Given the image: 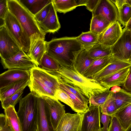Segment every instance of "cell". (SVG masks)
<instances>
[{"mask_svg":"<svg viewBox=\"0 0 131 131\" xmlns=\"http://www.w3.org/2000/svg\"><path fill=\"white\" fill-rule=\"evenodd\" d=\"M25 87H24L11 96L1 101L2 106L5 109L10 106L15 107L22 98Z\"/></svg>","mask_w":131,"mask_h":131,"instance_id":"obj_37","label":"cell"},{"mask_svg":"<svg viewBox=\"0 0 131 131\" xmlns=\"http://www.w3.org/2000/svg\"><path fill=\"white\" fill-rule=\"evenodd\" d=\"M14 107L10 106L4 109L5 115L13 131H22L19 119Z\"/></svg>","mask_w":131,"mask_h":131,"instance_id":"obj_30","label":"cell"},{"mask_svg":"<svg viewBox=\"0 0 131 131\" xmlns=\"http://www.w3.org/2000/svg\"><path fill=\"white\" fill-rule=\"evenodd\" d=\"M18 0L34 16L52 1V0Z\"/></svg>","mask_w":131,"mask_h":131,"instance_id":"obj_27","label":"cell"},{"mask_svg":"<svg viewBox=\"0 0 131 131\" xmlns=\"http://www.w3.org/2000/svg\"><path fill=\"white\" fill-rule=\"evenodd\" d=\"M4 69H20L30 70L37 66L30 57L23 50L13 56L5 59H1Z\"/></svg>","mask_w":131,"mask_h":131,"instance_id":"obj_9","label":"cell"},{"mask_svg":"<svg viewBox=\"0 0 131 131\" xmlns=\"http://www.w3.org/2000/svg\"><path fill=\"white\" fill-rule=\"evenodd\" d=\"M23 50L4 25L0 26V55L1 59L9 58Z\"/></svg>","mask_w":131,"mask_h":131,"instance_id":"obj_6","label":"cell"},{"mask_svg":"<svg viewBox=\"0 0 131 131\" xmlns=\"http://www.w3.org/2000/svg\"><path fill=\"white\" fill-rule=\"evenodd\" d=\"M131 66V63L129 62L120 60L113 57L107 66L91 78L98 82L103 78Z\"/></svg>","mask_w":131,"mask_h":131,"instance_id":"obj_18","label":"cell"},{"mask_svg":"<svg viewBox=\"0 0 131 131\" xmlns=\"http://www.w3.org/2000/svg\"><path fill=\"white\" fill-rule=\"evenodd\" d=\"M55 96L57 99L68 105L73 110V103L70 96L65 92L59 89L56 91Z\"/></svg>","mask_w":131,"mask_h":131,"instance_id":"obj_40","label":"cell"},{"mask_svg":"<svg viewBox=\"0 0 131 131\" xmlns=\"http://www.w3.org/2000/svg\"><path fill=\"white\" fill-rule=\"evenodd\" d=\"M54 7L59 13H65L78 6L75 0H52Z\"/></svg>","mask_w":131,"mask_h":131,"instance_id":"obj_34","label":"cell"},{"mask_svg":"<svg viewBox=\"0 0 131 131\" xmlns=\"http://www.w3.org/2000/svg\"><path fill=\"white\" fill-rule=\"evenodd\" d=\"M0 131H13L5 114H0Z\"/></svg>","mask_w":131,"mask_h":131,"instance_id":"obj_43","label":"cell"},{"mask_svg":"<svg viewBox=\"0 0 131 131\" xmlns=\"http://www.w3.org/2000/svg\"><path fill=\"white\" fill-rule=\"evenodd\" d=\"M35 95L37 96L38 109L36 131H55L45 99L42 96Z\"/></svg>","mask_w":131,"mask_h":131,"instance_id":"obj_8","label":"cell"},{"mask_svg":"<svg viewBox=\"0 0 131 131\" xmlns=\"http://www.w3.org/2000/svg\"><path fill=\"white\" fill-rule=\"evenodd\" d=\"M38 67L48 72L57 71L60 69V66L54 59L46 52Z\"/></svg>","mask_w":131,"mask_h":131,"instance_id":"obj_33","label":"cell"},{"mask_svg":"<svg viewBox=\"0 0 131 131\" xmlns=\"http://www.w3.org/2000/svg\"><path fill=\"white\" fill-rule=\"evenodd\" d=\"M111 116L102 113L100 116V122L103 125V131H107L109 124L111 122Z\"/></svg>","mask_w":131,"mask_h":131,"instance_id":"obj_46","label":"cell"},{"mask_svg":"<svg viewBox=\"0 0 131 131\" xmlns=\"http://www.w3.org/2000/svg\"><path fill=\"white\" fill-rule=\"evenodd\" d=\"M112 24L100 15L92 16L90 31L100 35Z\"/></svg>","mask_w":131,"mask_h":131,"instance_id":"obj_26","label":"cell"},{"mask_svg":"<svg viewBox=\"0 0 131 131\" xmlns=\"http://www.w3.org/2000/svg\"><path fill=\"white\" fill-rule=\"evenodd\" d=\"M111 93V91L108 89L101 93L91 96L88 99L89 106L100 107L104 104Z\"/></svg>","mask_w":131,"mask_h":131,"instance_id":"obj_35","label":"cell"},{"mask_svg":"<svg viewBox=\"0 0 131 131\" xmlns=\"http://www.w3.org/2000/svg\"><path fill=\"white\" fill-rule=\"evenodd\" d=\"M125 28L128 30L131 29V18L125 26Z\"/></svg>","mask_w":131,"mask_h":131,"instance_id":"obj_50","label":"cell"},{"mask_svg":"<svg viewBox=\"0 0 131 131\" xmlns=\"http://www.w3.org/2000/svg\"><path fill=\"white\" fill-rule=\"evenodd\" d=\"M113 57L111 55L95 59L83 75L87 78H92L107 66L110 63Z\"/></svg>","mask_w":131,"mask_h":131,"instance_id":"obj_23","label":"cell"},{"mask_svg":"<svg viewBox=\"0 0 131 131\" xmlns=\"http://www.w3.org/2000/svg\"><path fill=\"white\" fill-rule=\"evenodd\" d=\"M128 62L131 63V53L129 59L128 60Z\"/></svg>","mask_w":131,"mask_h":131,"instance_id":"obj_52","label":"cell"},{"mask_svg":"<svg viewBox=\"0 0 131 131\" xmlns=\"http://www.w3.org/2000/svg\"><path fill=\"white\" fill-rule=\"evenodd\" d=\"M30 77L29 70L20 69H8L0 75V89L23 79H29Z\"/></svg>","mask_w":131,"mask_h":131,"instance_id":"obj_14","label":"cell"},{"mask_svg":"<svg viewBox=\"0 0 131 131\" xmlns=\"http://www.w3.org/2000/svg\"><path fill=\"white\" fill-rule=\"evenodd\" d=\"M56 10L52 1L50 9L45 19L39 24L42 29L46 34L47 33H53L60 28Z\"/></svg>","mask_w":131,"mask_h":131,"instance_id":"obj_20","label":"cell"},{"mask_svg":"<svg viewBox=\"0 0 131 131\" xmlns=\"http://www.w3.org/2000/svg\"><path fill=\"white\" fill-rule=\"evenodd\" d=\"M4 20V25L8 31L23 50L28 54L30 51V39L18 20L9 10Z\"/></svg>","mask_w":131,"mask_h":131,"instance_id":"obj_5","label":"cell"},{"mask_svg":"<svg viewBox=\"0 0 131 131\" xmlns=\"http://www.w3.org/2000/svg\"><path fill=\"white\" fill-rule=\"evenodd\" d=\"M123 29L118 21L112 23L99 36V42L107 47H111L119 38Z\"/></svg>","mask_w":131,"mask_h":131,"instance_id":"obj_12","label":"cell"},{"mask_svg":"<svg viewBox=\"0 0 131 131\" xmlns=\"http://www.w3.org/2000/svg\"><path fill=\"white\" fill-rule=\"evenodd\" d=\"M29 80V79H23L0 89L1 101L11 96L22 88L28 86Z\"/></svg>","mask_w":131,"mask_h":131,"instance_id":"obj_24","label":"cell"},{"mask_svg":"<svg viewBox=\"0 0 131 131\" xmlns=\"http://www.w3.org/2000/svg\"><path fill=\"white\" fill-rule=\"evenodd\" d=\"M48 72L64 82L77 88L88 99L92 96L109 89L99 82L80 73L73 65L69 67L61 66L57 71Z\"/></svg>","mask_w":131,"mask_h":131,"instance_id":"obj_1","label":"cell"},{"mask_svg":"<svg viewBox=\"0 0 131 131\" xmlns=\"http://www.w3.org/2000/svg\"><path fill=\"white\" fill-rule=\"evenodd\" d=\"M92 12V16L100 15L112 23L119 20L117 8L110 0H99Z\"/></svg>","mask_w":131,"mask_h":131,"instance_id":"obj_11","label":"cell"},{"mask_svg":"<svg viewBox=\"0 0 131 131\" xmlns=\"http://www.w3.org/2000/svg\"><path fill=\"white\" fill-rule=\"evenodd\" d=\"M30 77L39 80L54 91L59 89V83L53 75L38 67L29 70Z\"/></svg>","mask_w":131,"mask_h":131,"instance_id":"obj_16","label":"cell"},{"mask_svg":"<svg viewBox=\"0 0 131 131\" xmlns=\"http://www.w3.org/2000/svg\"><path fill=\"white\" fill-rule=\"evenodd\" d=\"M8 5L9 10L18 20L30 40L38 36L45 40L46 34L41 28L34 16L18 0H8Z\"/></svg>","mask_w":131,"mask_h":131,"instance_id":"obj_3","label":"cell"},{"mask_svg":"<svg viewBox=\"0 0 131 131\" xmlns=\"http://www.w3.org/2000/svg\"><path fill=\"white\" fill-rule=\"evenodd\" d=\"M78 6H86L87 0H75Z\"/></svg>","mask_w":131,"mask_h":131,"instance_id":"obj_49","label":"cell"},{"mask_svg":"<svg viewBox=\"0 0 131 131\" xmlns=\"http://www.w3.org/2000/svg\"><path fill=\"white\" fill-rule=\"evenodd\" d=\"M58 82L59 89L65 92L72 100L74 104L73 110L77 113H83L85 112L88 109V106L85 104L76 95L71 92L62 83Z\"/></svg>","mask_w":131,"mask_h":131,"instance_id":"obj_31","label":"cell"},{"mask_svg":"<svg viewBox=\"0 0 131 131\" xmlns=\"http://www.w3.org/2000/svg\"><path fill=\"white\" fill-rule=\"evenodd\" d=\"M8 11V0H0V19L4 20Z\"/></svg>","mask_w":131,"mask_h":131,"instance_id":"obj_44","label":"cell"},{"mask_svg":"<svg viewBox=\"0 0 131 131\" xmlns=\"http://www.w3.org/2000/svg\"><path fill=\"white\" fill-rule=\"evenodd\" d=\"M129 69L130 67L123 69L103 78L98 82L109 89L112 87L122 85L126 80Z\"/></svg>","mask_w":131,"mask_h":131,"instance_id":"obj_19","label":"cell"},{"mask_svg":"<svg viewBox=\"0 0 131 131\" xmlns=\"http://www.w3.org/2000/svg\"><path fill=\"white\" fill-rule=\"evenodd\" d=\"M111 48L114 57L128 62L131 53V36L129 30L124 28L121 36Z\"/></svg>","mask_w":131,"mask_h":131,"instance_id":"obj_7","label":"cell"},{"mask_svg":"<svg viewBox=\"0 0 131 131\" xmlns=\"http://www.w3.org/2000/svg\"><path fill=\"white\" fill-rule=\"evenodd\" d=\"M125 131H131V124L128 128Z\"/></svg>","mask_w":131,"mask_h":131,"instance_id":"obj_51","label":"cell"},{"mask_svg":"<svg viewBox=\"0 0 131 131\" xmlns=\"http://www.w3.org/2000/svg\"><path fill=\"white\" fill-rule=\"evenodd\" d=\"M113 116L117 118L126 130L131 124V103L117 111Z\"/></svg>","mask_w":131,"mask_h":131,"instance_id":"obj_29","label":"cell"},{"mask_svg":"<svg viewBox=\"0 0 131 131\" xmlns=\"http://www.w3.org/2000/svg\"><path fill=\"white\" fill-rule=\"evenodd\" d=\"M55 77L58 81L62 83L71 92L76 95L85 104L88 106V99L83 95L78 88Z\"/></svg>","mask_w":131,"mask_h":131,"instance_id":"obj_39","label":"cell"},{"mask_svg":"<svg viewBox=\"0 0 131 131\" xmlns=\"http://www.w3.org/2000/svg\"><path fill=\"white\" fill-rule=\"evenodd\" d=\"M28 86L31 92L36 95L46 96L57 99L55 96V92L36 79L30 77Z\"/></svg>","mask_w":131,"mask_h":131,"instance_id":"obj_21","label":"cell"},{"mask_svg":"<svg viewBox=\"0 0 131 131\" xmlns=\"http://www.w3.org/2000/svg\"><path fill=\"white\" fill-rule=\"evenodd\" d=\"M103 128L102 127L101 128L100 130L99 131H103Z\"/></svg>","mask_w":131,"mask_h":131,"instance_id":"obj_53","label":"cell"},{"mask_svg":"<svg viewBox=\"0 0 131 131\" xmlns=\"http://www.w3.org/2000/svg\"><path fill=\"white\" fill-rule=\"evenodd\" d=\"M100 107L89 106L83 113L80 131H99L101 128Z\"/></svg>","mask_w":131,"mask_h":131,"instance_id":"obj_10","label":"cell"},{"mask_svg":"<svg viewBox=\"0 0 131 131\" xmlns=\"http://www.w3.org/2000/svg\"><path fill=\"white\" fill-rule=\"evenodd\" d=\"M118 10L119 14L118 21L123 26H125L131 18V5L127 3Z\"/></svg>","mask_w":131,"mask_h":131,"instance_id":"obj_38","label":"cell"},{"mask_svg":"<svg viewBox=\"0 0 131 131\" xmlns=\"http://www.w3.org/2000/svg\"><path fill=\"white\" fill-rule=\"evenodd\" d=\"M52 2L47 5L34 16L38 24L42 22L46 18L50 11Z\"/></svg>","mask_w":131,"mask_h":131,"instance_id":"obj_41","label":"cell"},{"mask_svg":"<svg viewBox=\"0 0 131 131\" xmlns=\"http://www.w3.org/2000/svg\"><path fill=\"white\" fill-rule=\"evenodd\" d=\"M83 113H65L55 131H80Z\"/></svg>","mask_w":131,"mask_h":131,"instance_id":"obj_13","label":"cell"},{"mask_svg":"<svg viewBox=\"0 0 131 131\" xmlns=\"http://www.w3.org/2000/svg\"><path fill=\"white\" fill-rule=\"evenodd\" d=\"M111 117L110 124L107 131H125L117 118L114 116Z\"/></svg>","mask_w":131,"mask_h":131,"instance_id":"obj_42","label":"cell"},{"mask_svg":"<svg viewBox=\"0 0 131 131\" xmlns=\"http://www.w3.org/2000/svg\"><path fill=\"white\" fill-rule=\"evenodd\" d=\"M45 99L49 112L52 124L55 130L65 113V106L58 100L46 96H42Z\"/></svg>","mask_w":131,"mask_h":131,"instance_id":"obj_15","label":"cell"},{"mask_svg":"<svg viewBox=\"0 0 131 131\" xmlns=\"http://www.w3.org/2000/svg\"><path fill=\"white\" fill-rule=\"evenodd\" d=\"M46 52L60 66H71L76 57L84 49L76 37L56 38L47 42Z\"/></svg>","mask_w":131,"mask_h":131,"instance_id":"obj_2","label":"cell"},{"mask_svg":"<svg viewBox=\"0 0 131 131\" xmlns=\"http://www.w3.org/2000/svg\"><path fill=\"white\" fill-rule=\"evenodd\" d=\"M130 34V36H131V29H130L129 30Z\"/></svg>","mask_w":131,"mask_h":131,"instance_id":"obj_54","label":"cell"},{"mask_svg":"<svg viewBox=\"0 0 131 131\" xmlns=\"http://www.w3.org/2000/svg\"><path fill=\"white\" fill-rule=\"evenodd\" d=\"M99 35L90 31L82 32L76 37L77 40L86 49L95 44L99 42Z\"/></svg>","mask_w":131,"mask_h":131,"instance_id":"obj_32","label":"cell"},{"mask_svg":"<svg viewBox=\"0 0 131 131\" xmlns=\"http://www.w3.org/2000/svg\"><path fill=\"white\" fill-rule=\"evenodd\" d=\"M100 108L102 113L111 116H113L117 111L111 93L104 104L100 107Z\"/></svg>","mask_w":131,"mask_h":131,"instance_id":"obj_36","label":"cell"},{"mask_svg":"<svg viewBox=\"0 0 131 131\" xmlns=\"http://www.w3.org/2000/svg\"><path fill=\"white\" fill-rule=\"evenodd\" d=\"M122 85V89L131 94V66L126 80Z\"/></svg>","mask_w":131,"mask_h":131,"instance_id":"obj_45","label":"cell"},{"mask_svg":"<svg viewBox=\"0 0 131 131\" xmlns=\"http://www.w3.org/2000/svg\"><path fill=\"white\" fill-rule=\"evenodd\" d=\"M36 96L30 92L19 101L17 114L22 131H36L37 118Z\"/></svg>","mask_w":131,"mask_h":131,"instance_id":"obj_4","label":"cell"},{"mask_svg":"<svg viewBox=\"0 0 131 131\" xmlns=\"http://www.w3.org/2000/svg\"><path fill=\"white\" fill-rule=\"evenodd\" d=\"M111 1L116 6L117 9L124 4L128 3V0H111Z\"/></svg>","mask_w":131,"mask_h":131,"instance_id":"obj_48","label":"cell"},{"mask_svg":"<svg viewBox=\"0 0 131 131\" xmlns=\"http://www.w3.org/2000/svg\"><path fill=\"white\" fill-rule=\"evenodd\" d=\"M99 0H87L85 6L87 9L92 12L97 5Z\"/></svg>","mask_w":131,"mask_h":131,"instance_id":"obj_47","label":"cell"},{"mask_svg":"<svg viewBox=\"0 0 131 131\" xmlns=\"http://www.w3.org/2000/svg\"><path fill=\"white\" fill-rule=\"evenodd\" d=\"M86 50L87 51L89 56L94 59L112 55L111 47L105 46L99 42Z\"/></svg>","mask_w":131,"mask_h":131,"instance_id":"obj_28","label":"cell"},{"mask_svg":"<svg viewBox=\"0 0 131 131\" xmlns=\"http://www.w3.org/2000/svg\"><path fill=\"white\" fill-rule=\"evenodd\" d=\"M29 53L28 55L37 66H39L44 54L46 52L47 41L39 36L30 40Z\"/></svg>","mask_w":131,"mask_h":131,"instance_id":"obj_17","label":"cell"},{"mask_svg":"<svg viewBox=\"0 0 131 131\" xmlns=\"http://www.w3.org/2000/svg\"><path fill=\"white\" fill-rule=\"evenodd\" d=\"M95 59L91 58L87 50L84 49L74 59L72 65L79 73L83 75Z\"/></svg>","mask_w":131,"mask_h":131,"instance_id":"obj_22","label":"cell"},{"mask_svg":"<svg viewBox=\"0 0 131 131\" xmlns=\"http://www.w3.org/2000/svg\"><path fill=\"white\" fill-rule=\"evenodd\" d=\"M111 91L117 111L131 103V94L120 88L116 91Z\"/></svg>","mask_w":131,"mask_h":131,"instance_id":"obj_25","label":"cell"}]
</instances>
